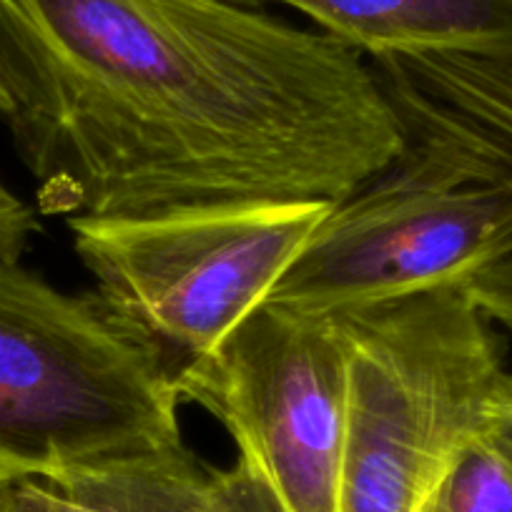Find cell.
<instances>
[{
    "mask_svg": "<svg viewBox=\"0 0 512 512\" xmlns=\"http://www.w3.org/2000/svg\"><path fill=\"white\" fill-rule=\"evenodd\" d=\"M462 287L477 309L512 337V254L477 272Z\"/></svg>",
    "mask_w": 512,
    "mask_h": 512,
    "instance_id": "obj_10",
    "label": "cell"
},
{
    "mask_svg": "<svg viewBox=\"0 0 512 512\" xmlns=\"http://www.w3.org/2000/svg\"><path fill=\"white\" fill-rule=\"evenodd\" d=\"M332 317L349 372L339 512H427L510 390L500 334L462 284Z\"/></svg>",
    "mask_w": 512,
    "mask_h": 512,
    "instance_id": "obj_2",
    "label": "cell"
},
{
    "mask_svg": "<svg viewBox=\"0 0 512 512\" xmlns=\"http://www.w3.org/2000/svg\"><path fill=\"white\" fill-rule=\"evenodd\" d=\"M13 116H16V76L6 46L0 41V118L11 123Z\"/></svg>",
    "mask_w": 512,
    "mask_h": 512,
    "instance_id": "obj_13",
    "label": "cell"
},
{
    "mask_svg": "<svg viewBox=\"0 0 512 512\" xmlns=\"http://www.w3.org/2000/svg\"><path fill=\"white\" fill-rule=\"evenodd\" d=\"M287 6L364 58L462 51L512 63V0H231Z\"/></svg>",
    "mask_w": 512,
    "mask_h": 512,
    "instance_id": "obj_8",
    "label": "cell"
},
{
    "mask_svg": "<svg viewBox=\"0 0 512 512\" xmlns=\"http://www.w3.org/2000/svg\"><path fill=\"white\" fill-rule=\"evenodd\" d=\"M512 254V166L405 131L400 154L329 209L264 304L339 314L465 284Z\"/></svg>",
    "mask_w": 512,
    "mask_h": 512,
    "instance_id": "obj_4",
    "label": "cell"
},
{
    "mask_svg": "<svg viewBox=\"0 0 512 512\" xmlns=\"http://www.w3.org/2000/svg\"><path fill=\"white\" fill-rule=\"evenodd\" d=\"M36 231H41L36 211L0 184V262H21Z\"/></svg>",
    "mask_w": 512,
    "mask_h": 512,
    "instance_id": "obj_11",
    "label": "cell"
},
{
    "mask_svg": "<svg viewBox=\"0 0 512 512\" xmlns=\"http://www.w3.org/2000/svg\"><path fill=\"white\" fill-rule=\"evenodd\" d=\"M332 206L262 201L66 224L108 314L176 374L267 302Z\"/></svg>",
    "mask_w": 512,
    "mask_h": 512,
    "instance_id": "obj_5",
    "label": "cell"
},
{
    "mask_svg": "<svg viewBox=\"0 0 512 512\" xmlns=\"http://www.w3.org/2000/svg\"><path fill=\"white\" fill-rule=\"evenodd\" d=\"M174 382L229 432L279 512H339L349 372L332 314L262 304Z\"/></svg>",
    "mask_w": 512,
    "mask_h": 512,
    "instance_id": "obj_6",
    "label": "cell"
},
{
    "mask_svg": "<svg viewBox=\"0 0 512 512\" xmlns=\"http://www.w3.org/2000/svg\"><path fill=\"white\" fill-rule=\"evenodd\" d=\"M13 144L56 216L337 204L405 131L359 51L231 0H0Z\"/></svg>",
    "mask_w": 512,
    "mask_h": 512,
    "instance_id": "obj_1",
    "label": "cell"
},
{
    "mask_svg": "<svg viewBox=\"0 0 512 512\" xmlns=\"http://www.w3.org/2000/svg\"><path fill=\"white\" fill-rule=\"evenodd\" d=\"M490 432L497 440V445H500L502 450H505V455L512 460V384L510 390H507V395L502 397L495 417H492Z\"/></svg>",
    "mask_w": 512,
    "mask_h": 512,
    "instance_id": "obj_14",
    "label": "cell"
},
{
    "mask_svg": "<svg viewBox=\"0 0 512 512\" xmlns=\"http://www.w3.org/2000/svg\"><path fill=\"white\" fill-rule=\"evenodd\" d=\"M46 482L68 512H279L244 462L216 467L184 442Z\"/></svg>",
    "mask_w": 512,
    "mask_h": 512,
    "instance_id": "obj_7",
    "label": "cell"
},
{
    "mask_svg": "<svg viewBox=\"0 0 512 512\" xmlns=\"http://www.w3.org/2000/svg\"><path fill=\"white\" fill-rule=\"evenodd\" d=\"M8 477H16V475H11V472H6V470H3V467H0V485H3V482H6Z\"/></svg>",
    "mask_w": 512,
    "mask_h": 512,
    "instance_id": "obj_15",
    "label": "cell"
},
{
    "mask_svg": "<svg viewBox=\"0 0 512 512\" xmlns=\"http://www.w3.org/2000/svg\"><path fill=\"white\" fill-rule=\"evenodd\" d=\"M174 374L108 314L0 262V467L58 477L181 440Z\"/></svg>",
    "mask_w": 512,
    "mask_h": 512,
    "instance_id": "obj_3",
    "label": "cell"
},
{
    "mask_svg": "<svg viewBox=\"0 0 512 512\" xmlns=\"http://www.w3.org/2000/svg\"><path fill=\"white\" fill-rule=\"evenodd\" d=\"M427 512H512V460L490 427L457 455Z\"/></svg>",
    "mask_w": 512,
    "mask_h": 512,
    "instance_id": "obj_9",
    "label": "cell"
},
{
    "mask_svg": "<svg viewBox=\"0 0 512 512\" xmlns=\"http://www.w3.org/2000/svg\"><path fill=\"white\" fill-rule=\"evenodd\" d=\"M0 512H68L41 477H8L0 485Z\"/></svg>",
    "mask_w": 512,
    "mask_h": 512,
    "instance_id": "obj_12",
    "label": "cell"
}]
</instances>
